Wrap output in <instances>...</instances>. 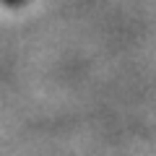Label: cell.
<instances>
[{
  "label": "cell",
  "mask_w": 156,
  "mask_h": 156,
  "mask_svg": "<svg viewBox=\"0 0 156 156\" xmlns=\"http://www.w3.org/2000/svg\"><path fill=\"white\" fill-rule=\"evenodd\" d=\"M11 3H18V0H11Z\"/></svg>",
  "instance_id": "1"
}]
</instances>
